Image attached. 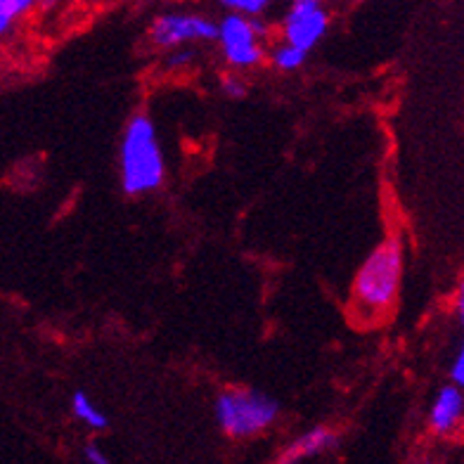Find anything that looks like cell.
Returning a JSON list of instances; mask_svg holds the SVG:
<instances>
[{"label":"cell","mask_w":464,"mask_h":464,"mask_svg":"<svg viewBox=\"0 0 464 464\" xmlns=\"http://www.w3.org/2000/svg\"><path fill=\"white\" fill-rule=\"evenodd\" d=\"M220 44H223V55L227 64L239 69L254 67L263 60V50L256 44V36L266 31L263 22L249 19L245 14L230 13L220 22Z\"/></svg>","instance_id":"cell-4"},{"label":"cell","mask_w":464,"mask_h":464,"mask_svg":"<svg viewBox=\"0 0 464 464\" xmlns=\"http://www.w3.org/2000/svg\"><path fill=\"white\" fill-rule=\"evenodd\" d=\"M223 91H226L227 95H230V98H245L246 88H245V83H242V81H239V79H232V76H226V79H223Z\"/></svg>","instance_id":"cell-16"},{"label":"cell","mask_w":464,"mask_h":464,"mask_svg":"<svg viewBox=\"0 0 464 464\" xmlns=\"http://www.w3.org/2000/svg\"><path fill=\"white\" fill-rule=\"evenodd\" d=\"M152 41L157 45H180L188 41H214L220 36V26L197 14H161L152 22Z\"/></svg>","instance_id":"cell-5"},{"label":"cell","mask_w":464,"mask_h":464,"mask_svg":"<svg viewBox=\"0 0 464 464\" xmlns=\"http://www.w3.org/2000/svg\"><path fill=\"white\" fill-rule=\"evenodd\" d=\"M226 7H232V13L237 14H249V17H256V14H261L266 7H268V3L266 0H226L223 3Z\"/></svg>","instance_id":"cell-12"},{"label":"cell","mask_w":464,"mask_h":464,"mask_svg":"<svg viewBox=\"0 0 464 464\" xmlns=\"http://www.w3.org/2000/svg\"><path fill=\"white\" fill-rule=\"evenodd\" d=\"M401 242L396 237L386 239L384 245L367 256L362 268L355 277V296L370 311H382L392 304L396 296L401 270H403V256H401Z\"/></svg>","instance_id":"cell-2"},{"label":"cell","mask_w":464,"mask_h":464,"mask_svg":"<svg viewBox=\"0 0 464 464\" xmlns=\"http://www.w3.org/2000/svg\"><path fill=\"white\" fill-rule=\"evenodd\" d=\"M421 464H434V462H431V459H424V462H421Z\"/></svg>","instance_id":"cell-18"},{"label":"cell","mask_w":464,"mask_h":464,"mask_svg":"<svg viewBox=\"0 0 464 464\" xmlns=\"http://www.w3.org/2000/svg\"><path fill=\"white\" fill-rule=\"evenodd\" d=\"M29 7V0H3V3H0V31L5 34V31L13 26L14 19H17L19 14H24Z\"/></svg>","instance_id":"cell-11"},{"label":"cell","mask_w":464,"mask_h":464,"mask_svg":"<svg viewBox=\"0 0 464 464\" xmlns=\"http://www.w3.org/2000/svg\"><path fill=\"white\" fill-rule=\"evenodd\" d=\"M327 24H330V17L320 7V3L299 0V3H294L285 17V38L289 45L308 53L324 36Z\"/></svg>","instance_id":"cell-6"},{"label":"cell","mask_w":464,"mask_h":464,"mask_svg":"<svg viewBox=\"0 0 464 464\" xmlns=\"http://www.w3.org/2000/svg\"><path fill=\"white\" fill-rule=\"evenodd\" d=\"M192 60H195V53H192V50H188V48H180L178 53H173V55L166 60V67H169V69L188 67Z\"/></svg>","instance_id":"cell-14"},{"label":"cell","mask_w":464,"mask_h":464,"mask_svg":"<svg viewBox=\"0 0 464 464\" xmlns=\"http://www.w3.org/2000/svg\"><path fill=\"white\" fill-rule=\"evenodd\" d=\"M458 315L464 324V280L459 282V289H458Z\"/></svg>","instance_id":"cell-17"},{"label":"cell","mask_w":464,"mask_h":464,"mask_svg":"<svg viewBox=\"0 0 464 464\" xmlns=\"http://www.w3.org/2000/svg\"><path fill=\"white\" fill-rule=\"evenodd\" d=\"M464 417V392L459 386H443L436 396L431 412H429V424L436 434H450L459 427V420Z\"/></svg>","instance_id":"cell-7"},{"label":"cell","mask_w":464,"mask_h":464,"mask_svg":"<svg viewBox=\"0 0 464 464\" xmlns=\"http://www.w3.org/2000/svg\"><path fill=\"white\" fill-rule=\"evenodd\" d=\"M72 408H73V415L79 417L83 424H88V427L92 429H104L107 424H110V420H107V415H104L102 410H98L95 405H92L91 398L86 396L83 392H76L72 398Z\"/></svg>","instance_id":"cell-9"},{"label":"cell","mask_w":464,"mask_h":464,"mask_svg":"<svg viewBox=\"0 0 464 464\" xmlns=\"http://www.w3.org/2000/svg\"><path fill=\"white\" fill-rule=\"evenodd\" d=\"M334 443H336V436L332 434L330 429L315 427L311 429L308 434L299 436V439L294 440L292 446L282 452L277 464H301L305 458H313V455H320L323 450H330Z\"/></svg>","instance_id":"cell-8"},{"label":"cell","mask_w":464,"mask_h":464,"mask_svg":"<svg viewBox=\"0 0 464 464\" xmlns=\"http://www.w3.org/2000/svg\"><path fill=\"white\" fill-rule=\"evenodd\" d=\"M450 377H452V384L459 386L464 392V342L462 346H459L458 355H455V362H452L450 367Z\"/></svg>","instance_id":"cell-13"},{"label":"cell","mask_w":464,"mask_h":464,"mask_svg":"<svg viewBox=\"0 0 464 464\" xmlns=\"http://www.w3.org/2000/svg\"><path fill=\"white\" fill-rule=\"evenodd\" d=\"M277 401L254 389H227L216 401V420L227 436L258 434L277 417Z\"/></svg>","instance_id":"cell-3"},{"label":"cell","mask_w":464,"mask_h":464,"mask_svg":"<svg viewBox=\"0 0 464 464\" xmlns=\"http://www.w3.org/2000/svg\"><path fill=\"white\" fill-rule=\"evenodd\" d=\"M121 185L123 192L140 195L157 189L164 180V157L157 130L145 114H135L121 140Z\"/></svg>","instance_id":"cell-1"},{"label":"cell","mask_w":464,"mask_h":464,"mask_svg":"<svg viewBox=\"0 0 464 464\" xmlns=\"http://www.w3.org/2000/svg\"><path fill=\"white\" fill-rule=\"evenodd\" d=\"M83 458H86L88 464H110V458H107L102 448L95 446V443L86 446V450H83Z\"/></svg>","instance_id":"cell-15"},{"label":"cell","mask_w":464,"mask_h":464,"mask_svg":"<svg viewBox=\"0 0 464 464\" xmlns=\"http://www.w3.org/2000/svg\"><path fill=\"white\" fill-rule=\"evenodd\" d=\"M305 60V53L294 45L285 44L280 48L273 50V64L282 72H292V69H299Z\"/></svg>","instance_id":"cell-10"}]
</instances>
